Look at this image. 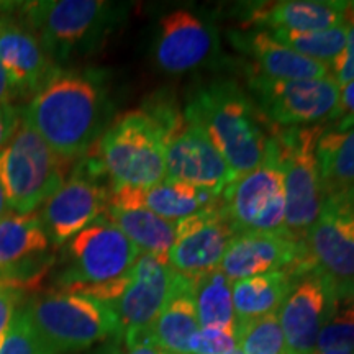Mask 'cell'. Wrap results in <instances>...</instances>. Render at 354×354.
<instances>
[{
	"instance_id": "obj_1",
	"label": "cell",
	"mask_w": 354,
	"mask_h": 354,
	"mask_svg": "<svg viewBox=\"0 0 354 354\" xmlns=\"http://www.w3.org/2000/svg\"><path fill=\"white\" fill-rule=\"evenodd\" d=\"M112 102L102 71L57 69L21 118L66 161L82 158L110 125Z\"/></svg>"
},
{
	"instance_id": "obj_2",
	"label": "cell",
	"mask_w": 354,
	"mask_h": 354,
	"mask_svg": "<svg viewBox=\"0 0 354 354\" xmlns=\"http://www.w3.org/2000/svg\"><path fill=\"white\" fill-rule=\"evenodd\" d=\"M183 113L185 120L209 136L234 177L256 169L272 146L276 127L232 81L198 87Z\"/></svg>"
},
{
	"instance_id": "obj_3",
	"label": "cell",
	"mask_w": 354,
	"mask_h": 354,
	"mask_svg": "<svg viewBox=\"0 0 354 354\" xmlns=\"http://www.w3.org/2000/svg\"><path fill=\"white\" fill-rule=\"evenodd\" d=\"M20 10L61 69L100 48L122 20V7L104 0H39L21 3Z\"/></svg>"
},
{
	"instance_id": "obj_4",
	"label": "cell",
	"mask_w": 354,
	"mask_h": 354,
	"mask_svg": "<svg viewBox=\"0 0 354 354\" xmlns=\"http://www.w3.org/2000/svg\"><path fill=\"white\" fill-rule=\"evenodd\" d=\"M39 342L50 354H69L122 336V325L112 305L71 294L48 290L25 304Z\"/></svg>"
},
{
	"instance_id": "obj_5",
	"label": "cell",
	"mask_w": 354,
	"mask_h": 354,
	"mask_svg": "<svg viewBox=\"0 0 354 354\" xmlns=\"http://www.w3.org/2000/svg\"><path fill=\"white\" fill-rule=\"evenodd\" d=\"M94 146L113 185L151 187L166 180V133L146 110L115 118Z\"/></svg>"
},
{
	"instance_id": "obj_6",
	"label": "cell",
	"mask_w": 354,
	"mask_h": 354,
	"mask_svg": "<svg viewBox=\"0 0 354 354\" xmlns=\"http://www.w3.org/2000/svg\"><path fill=\"white\" fill-rule=\"evenodd\" d=\"M68 162L21 118L15 135L0 151V184L8 210L33 214L64 184Z\"/></svg>"
},
{
	"instance_id": "obj_7",
	"label": "cell",
	"mask_w": 354,
	"mask_h": 354,
	"mask_svg": "<svg viewBox=\"0 0 354 354\" xmlns=\"http://www.w3.org/2000/svg\"><path fill=\"white\" fill-rule=\"evenodd\" d=\"M325 125L276 128L279 159L284 172L286 228L292 240L302 241L307 230L320 215L323 192L318 174L317 145Z\"/></svg>"
},
{
	"instance_id": "obj_8",
	"label": "cell",
	"mask_w": 354,
	"mask_h": 354,
	"mask_svg": "<svg viewBox=\"0 0 354 354\" xmlns=\"http://www.w3.org/2000/svg\"><path fill=\"white\" fill-rule=\"evenodd\" d=\"M220 207L234 234L284 233V172L279 159L276 136L264 161L256 169L234 177L225 187L220 196Z\"/></svg>"
},
{
	"instance_id": "obj_9",
	"label": "cell",
	"mask_w": 354,
	"mask_h": 354,
	"mask_svg": "<svg viewBox=\"0 0 354 354\" xmlns=\"http://www.w3.org/2000/svg\"><path fill=\"white\" fill-rule=\"evenodd\" d=\"M140 254L138 248L107 216H102L66 243L56 286L64 290L115 282L130 276Z\"/></svg>"
},
{
	"instance_id": "obj_10",
	"label": "cell",
	"mask_w": 354,
	"mask_h": 354,
	"mask_svg": "<svg viewBox=\"0 0 354 354\" xmlns=\"http://www.w3.org/2000/svg\"><path fill=\"white\" fill-rule=\"evenodd\" d=\"M110 177L95 153L79 158L69 179L43 203L39 220L50 243L63 246L109 212Z\"/></svg>"
},
{
	"instance_id": "obj_11",
	"label": "cell",
	"mask_w": 354,
	"mask_h": 354,
	"mask_svg": "<svg viewBox=\"0 0 354 354\" xmlns=\"http://www.w3.org/2000/svg\"><path fill=\"white\" fill-rule=\"evenodd\" d=\"M248 88L254 105L276 128H299L330 122L339 100V86L326 79H274L253 73Z\"/></svg>"
},
{
	"instance_id": "obj_12",
	"label": "cell",
	"mask_w": 354,
	"mask_h": 354,
	"mask_svg": "<svg viewBox=\"0 0 354 354\" xmlns=\"http://www.w3.org/2000/svg\"><path fill=\"white\" fill-rule=\"evenodd\" d=\"M295 277L320 276L335 297L354 294V215L335 203L323 202L322 212L300 241Z\"/></svg>"
},
{
	"instance_id": "obj_13",
	"label": "cell",
	"mask_w": 354,
	"mask_h": 354,
	"mask_svg": "<svg viewBox=\"0 0 354 354\" xmlns=\"http://www.w3.org/2000/svg\"><path fill=\"white\" fill-rule=\"evenodd\" d=\"M176 279L177 272L167 261L148 253L138 256L131 269L130 282L115 305L128 348L151 344L149 328L169 300Z\"/></svg>"
},
{
	"instance_id": "obj_14",
	"label": "cell",
	"mask_w": 354,
	"mask_h": 354,
	"mask_svg": "<svg viewBox=\"0 0 354 354\" xmlns=\"http://www.w3.org/2000/svg\"><path fill=\"white\" fill-rule=\"evenodd\" d=\"M234 179L209 136L183 117L166 135V180H176L221 196Z\"/></svg>"
},
{
	"instance_id": "obj_15",
	"label": "cell",
	"mask_w": 354,
	"mask_h": 354,
	"mask_svg": "<svg viewBox=\"0 0 354 354\" xmlns=\"http://www.w3.org/2000/svg\"><path fill=\"white\" fill-rule=\"evenodd\" d=\"M233 236V228L218 202L215 207L177 221L176 241L167 261L177 274L196 282L218 269Z\"/></svg>"
},
{
	"instance_id": "obj_16",
	"label": "cell",
	"mask_w": 354,
	"mask_h": 354,
	"mask_svg": "<svg viewBox=\"0 0 354 354\" xmlns=\"http://www.w3.org/2000/svg\"><path fill=\"white\" fill-rule=\"evenodd\" d=\"M13 7L15 3H10L0 13V64L17 100H25L32 99L61 68L50 59L33 30L8 15Z\"/></svg>"
},
{
	"instance_id": "obj_17",
	"label": "cell",
	"mask_w": 354,
	"mask_h": 354,
	"mask_svg": "<svg viewBox=\"0 0 354 354\" xmlns=\"http://www.w3.org/2000/svg\"><path fill=\"white\" fill-rule=\"evenodd\" d=\"M218 51L215 28L196 13L169 12L159 19L154 39V61L167 74H184L201 68Z\"/></svg>"
},
{
	"instance_id": "obj_18",
	"label": "cell",
	"mask_w": 354,
	"mask_h": 354,
	"mask_svg": "<svg viewBox=\"0 0 354 354\" xmlns=\"http://www.w3.org/2000/svg\"><path fill=\"white\" fill-rule=\"evenodd\" d=\"M335 304V294L315 272L295 277L294 286L277 312L287 354L315 351L318 335Z\"/></svg>"
},
{
	"instance_id": "obj_19",
	"label": "cell",
	"mask_w": 354,
	"mask_h": 354,
	"mask_svg": "<svg viewBox=\"0 0 354 354\" xmlns=\"http://www.w3.org/2000/svg\"><path fill=\"white\" fill-rule=\"evenodd\" d=\"M300 254V243L284 233H236L218 269L234 282L272 271H294Z\"/></svg>"
},
{
	"instance_id": "obj_20",
	"label": "cell",
	"mask_w": 354,
	"mask_h": 354,
	"mask_svg": "<svg viewBox=\"0 0 354 354\" xmlns=\"http://www.w3.org/2000/svg\"><path fill=\"white\" fill-rule=\"evenodd\" d=\"M218 202L220 196L210 190L176 183V180H165L151 187L112 184L109 209H146L166 220L180 221L198 212L215 207Z\"/></svg>"
},
{
	"instance_id": "obj_21",
	"label": "cell",
	"mask_w": 354,
	"mask_h": 354,
	"mask_svg": "<svg viewBox=\"0 0 354 354\" xmlns=\"http://www.w3.org/2000/svg\"><path fill=\"white\" fill-rule=\"evenodd\" d=\"M232 41L238 50L254 59L256 73L274 79H326L331 77L330 64L305 57L266 30L232 33Z\"/></svg>"
},
{
	"instance_id": "obj_22",
	"label": "cell",
	"mask_w": 354,
	"mask_h": 354,
	"mask_svg": "<svg viewBox=\"0 0 354 354\" xmlns=\"http://www.w3.org/2000/svg\"><path fill=\"white\" fill-rule=\"evenodd\" d=\"M348 6L335 0H282L254 7L248 20L268 32H320L344 24Z\"/></svg>"
},
{
	"instance_id": "obj_23",
	"label": "cell",
	"mask_w": 354,
	"mask_h": 354,
	"mask_svg": "<svg viewBox=\"0 0 354 354\" xmlns=\"http://www.w3.org/2000/svg\"><path fill=\"white\" fill-rule=\"evenodd\" d=\"M198 328L196 284L177 274L169 300L149 328V342L162 353L189 354V342Z\"/></svg>"
},
{
	"instance_id": "obj_24",
	"label": "cell",
	"mask_w": 354,
	"mask_h": 354,
	"mask_svg": "<svg viewBox=\"0 0 354 354\" xmlns=\"http://www.w3.org/2000/svg\"><path fill=\"white\" fill-rule=\"evenodd\" d=\"M323 202L342 201L354 190V127L322 133L317 145Z\"/></svg>"
},
{
	"instance_id": "obj_25",
	"label": "cell",
	"mask_w": 354,
	"mask_h": 354,
	"mask_svg": "<svg viewBox=\"0 0 354 354\" xmlns=\"http://www.w3.org/2000/svg\"><path fill=\"white\" fill-rule=\"evenodd\" d=\"M294 281V274L284 269L232 282L234 320L245 323L277 313Z\"/></svg>"
},
{
	"instance_id": "obj_26",
	"label": "cell",
	"mask_w": 354,
	"mask_h": 354,
	"mask_svg": "<svg viewBox=\"0 0 354 354\" xmlns=\"http://www.w3.org/2000/svg\"><path fill=\"white\" fill-rule=\"evenodd\" d=\"M105 216L138 248L141 253L153 254L165 261L169 258L176 241L177 221L166 220L146 209H109Z\"/></svg>"
},
{
	"instance_id": "obj_27",
	"label": "cell",
	"mask_w": 354,
	"mask_h": 354,
	"mask_svg": "<svg viewBox=\"0 0 354 354\" xmlns=\"http://www.w3.org/2000/svg\"><path fill=\"white\" fill-rule=\"evenodd\" d=\"M50 245L38 214H7L0 220V274L26 259L46 254Z\"/></svg>"
},
{
	"instance_id": "obj_28",
	"label": "cell",
	"mask_w": 354,
	"mask_h": 354,
	"mask_svg": "<svg viewBox=\"0 0 354 354\" xmlns=\"http://www.w3.org/2000/svg\"><path fill=\"white\" fill-rule=\"evenodd\" d=\"M196 307L201 328L236 330L232 281L220 269L205 274L196 282Z\"/></svg>"
},
{
	"instance_id": "obj_29",
	"label": "cell",
	"mask_w": 354,
	"mask_h": 354,
	"mask_svg": "<svg viewBox=\"0 0 354 354\" xmlns=\"http://www.w3.org/2000/svg\"><path fill=\"white\" fill-rule=\"evenodd\" d=\"M268 32V30H266ZM274 38L284 43L290 50L310 59L330 64L346 44V24L320 32H292V30H272Z\"/></svg>"
},
{
	"instance_id": "obj_30",
	"label": "cell",
	"mask_w": 354,
	"mask_h": 354,
	"mask_svg": "<svg viewBox=\"0 0 354 354\" xmlns=\"http://www.w3.org/2000/svg\"><path fill=\"white\" fill-rule=\"evenodd\" d=\"M236 344L243 354H287L277 313L236 323Z\"/></svg>"
},
{
	"instance_id": "obj_31",
	"label": "cell",
	"mask_w": 354,
	"mask_h": 354,
	"mask_svg": "<svg viewBox=\"0 0 354 354\" xmlns=\"http://www.w3.org/2000/svg\"><path fill=\"white\" fill-rule=\"evenodd\" d=\"M315 349L354 351V294L335 297L333 308L318 335Z\"/></svg>"
},
{
	"instance_id": "obj_32",
	"label": "cell",
	"mask_w": 354,
	"mask_h": 354,
	"mask_svg": "<svg viewBox=\"0 0 354 354\" xmlns=\"http://www.w3.org/2000/svg\"><path fill=\"white\" fill-rule=\"evenodd\" d=\"M0 354H50L39 342L25 305H20L0 339Z\"/></svg>"
},
{
	"instance_id": "obj_33",
	"label": "cell",
	"mask_w": 354,
	"mask_h": 354,
	"mask_svg": "<svg viewBox=\"0 0 354 354\" xmlns=\"http://www.w3.org/2000/svg\"><path fill=\"white\" fill-rule=\"evenodd\" d=\"M236 346V330L198 328L189 342V354H227Z\"/></svg>"
},
{
	"instance_id": "obj_34",
	"label": "cell",
	"mask_w": 354,
	"mask_h": 354,
	"mask_svg": "<svg viewBox=\"0 0 354 354\" xmlns=\"http://www.w3.org/2000/svg\"><path fill=\"white\" fill-rule=\"evenodd\" d=\"M344 24H346L348 30L346 44H344L343 51L330 63L331 77L339 87L354 81V3L351 2L348 6Z\"/></svg>"
},
{
	"instance_id": "obj_35",
	"label": "cell",
	"mask_w": 354,
	"mask_h": 354,
	"mask_svg": "<svg viewBox=\"0 0 354 354\" xmlns=\"http://www.w3.org/2000/svg\"><path fill=\"white\" fill-rule=\"evenodd\" d=\"M26 292L19 286L0 279V339L6 335L13 315L19 310Z\"/></svg>"
},
{
	"instance_id": "obj_36",
	"label": "cell",
	"mask_w": 354,
	"mask_h": 354,
	"mask_svg": "<svg viewBox=\"0 0 354 354\" xmlns=\"http://www.w3.org/2000/svg\"><path fill=\"white\" fill-rule=\"evenodd\" d=\"M330 122L333 123L331 130L344 131L354 127V81L339 87V100Z\"/></svg>"
},
{
	"instance_id": "obj_37",
	"label": "cell",
	"mask_w": 354,
	"mask_h": 354,
	"mask_svg": "<svg viewBox=\"0 0 354 354\" xmlns=\"http://www.w3.org/2000/svg\"><path fill=\"white\" fill-rule=\"evenodd\" d=\"M21 122V112L17 105H0V151L8 145Z\"/></svg>"
},
{
	"instance_id": "obj_38",
	"label": "cell",
	"mask_w": 354,
	"mask_h": 354,
	"mask_svg": "<svg viewBox=\"0 0 354 354\" xmlns=\"http://www.w3.org/2000/svg\"><path fill=\"white\" fill-rule=\"evenodd\" d=\"M13 100H17V97L13 94L6 71L0 64V105H10Z\"/></svg>"
},
{
	"instance_id": "obj_39",
	"label": "cell",
	"mask_w": 354,
	"mask_h": 354,
	"mask_svg": "<svg viewBox=\"0 0 354 354\" xmlns=\"http://www.w3.org/2000/svg\"><path fill=\"white\" fill-rule=\"evenodd\" d=\"M161 351L156 349L151 344H136V346L128 348L127 354H159Z\"/></svg>"
},
{
	"instance_id": "obj_40",
	"label": "cell",
	"mask_w": 354,
	"mask_h": 354,
	"mask_svg": "<svg viewBox=\"0 0 354 354\" xmlns=\"http://www.w3.org/2000/svg\"><path fill=\"white\" fill-rule=\"evenodd\" d=\"M330 203H335V205H339L343 207L344 210L351 212V214L354 215V190L349 196H346L344 198H342V201H336V202H330Z\"/></svg>"
},
{
	"instance_id": "obj_41",
	"label": "cell",
	"mask_w": 354,
	"mask_h": 354,
	"mask_svg": "<svg viewBox=\"0 0 354 354\" xmlns=\"http://www.w3.org/2000/svg\"><path fill=\"white\" fill-rule=\"evenodd\" d=\"M8 214V205H7V198H6V194H3V187L2 184H0V220L3 218Z\"/></svg>"
},
{
	"instance_id": "obj_42",
	"label": "cell",
	"mask_w": 354,
	"mask_h": 354,
	"mask_svg": "<svg viewBox=\"0 0 354 354\" xmlns=\"http://www.w3.org/2000/svg\"><path fill=\"white\" fill-rule=\"evenodd\" d=\"M308 354H354V351H320V349H315Z\"/></svg>"
},
{
	"instance_id": "obj_43",
	"label": "cell",
	"mask_w": 354,
	"mask_h": 354,
	"mask_svg": "<svg viewBox=\"0 0 354 354\" xmlns=\"http://www.w3.org/2000/svg\"><path fill=\"white\" fill-rule=\"evenodd\" d=\"M227 354H243V351H241V349L240 348H234V349H232V351H230V353H227Z\"/></svg>"
},
{
	"instance_id": "obj_44",
	"label": "cell",
	"mask_w": 354,
	"mask_h": 354,
	"mask_svg": "<svg viewBox=\"0 0 354 354\" xmlns=\"http://www.w3.org/2000/svg\"><path fill=\"white\" fill-rule=\"evenodd\" d=\"M8 6H10V3H8ZM8 6H7V3H0V13L6 10V8H7Z\"/></svg>"
},
{
	"instance_id": "obj_45",
	"label": "cell",
	"mask_w": 354,
	"mask_h": 354,
	"mask_svg": "<svg viewBox=\"0 0 354 354\" xmlns=\"http://www.w3.org/2000/svg\"><path fill=\"white\" fill-rule=\"evenodd\" d=\"M109 354H120V353H117V351H115V349H110Z\"/></svg>"
}]
</instances>
